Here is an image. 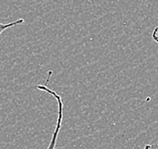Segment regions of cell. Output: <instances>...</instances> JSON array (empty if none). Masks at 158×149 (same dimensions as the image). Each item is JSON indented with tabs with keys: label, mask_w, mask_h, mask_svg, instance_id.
Returning a JSON list of instances; mask_svg holds the SVG:
<instances>
[{
	"label": "cell",
	"mask_w": 158,
	"mask_h": 149,
	"mask_svg": "<svg viewBox=\"0 0 158 149\" xmlns=\"http://www.w3.org/2000/svg\"><path fill=\"white\" fill-rule=\"evenodd\" d=\"M23 22H24L23 18H19L18 20L13 21V22H10V23H1V22H0V34H1L3 31H4L5 29L9 28V27H12V26H15V25L21 24V23H23Z\"/></svg>",
	"instance_id": "cell-2"
},
{
	"label": "cell",
	"mask_w": 158,
	"mask_h": 149,
	"mask_svg": "<svg viewBox=\"0 0 158 149\" xmlns=\"http://www.w3.org/2000/svg\"><path fill=\"white\" fill-rule=\"evenodd\" d=\"M152 39L158 43V26H156V27L154 28V30H153V32H152Z\"/></svg>",
	"instance_id": "cell-3"
},
{
	"label": "cell",
	"mask_w": 158,
	"mask_h": 149,
	"mask_svg": "<svg viewBox=\"0 0 158 149\" xmlns=\"http://www.w3.org/2000/svg\"><path fill=\"white\" fill-rule=\"evenodd\" d=\"M143 149H158V144H148Z\"/></svg>",
	"instance_id": "cell-4"
},
{
	"label": "cell",
	"mask_w": 158,
	"mask_h": 149,
	"mask_svg": "<svg viewBox=\"0 0 158 149\" xmlns=\"http://www.w3.org/2000/svg\"><path fill=\"white\" fill-rule=\"evenodd\" d=\"M38 90L40 91H44L45 93L48 94H51L52 96H53L56 98V100L57 102V108H59V115H57V122H56V129L55 131L52 133V140L49 142V145L47 149H56V140H57V137H59L60 134V131L61 129V125H63V118H64V103L63 100H61V97L60 96L59 94H56L55 91L51 90L47 85H38L37 87Z\"/></svg>",
	"instance_id": "cell-1"
}]
</instances>
